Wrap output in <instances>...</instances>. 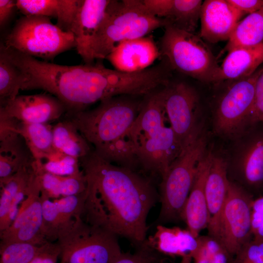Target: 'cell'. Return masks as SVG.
<instances>
[{
	"instance_id": "cell-22",
	"label": "cell",
	"mask_w": 263,
	"mask_h": 263,
	"mask_svg": "<svg viewBox=\"0 0 263 263\" xmlns=\"http://www.w3.org/2000/svg\"><path fill=\"white\" fill-rule=\"evenodd\" d=\"M227 164L222 157L212 154L205 184V194L209 215L208 235L214 237L225 205L230 181L227 177Z\"/></svg>"
},
{
	"instance_id": "cell-13",
	"label": "cell",
	"mask_w": 263,
	"mask_h": 263,
	"mask_svg": "<svg viewBox=\"0 0 263 263\" xmlns=\"http://www.w3.org/2000/svg\"><path fill=\"white\" fill-rule=\"evenodd\" d=\"M37 177L10 226L0 232V244L26 242L42 245L47 240L44 228L42 201Z\"/></svg>"
},
{
	"instance_id": "cell-21",
	"label": "cell",
	"mask_w": 263,
	"mask_h": 263,
	"mask_svg": "<svg viewBox=\"0 0 263 263\" xmlns=\"http://www.w3.org/2000/svg\"><path fill=\"white\" fill-rule=\"evenodd\" d=\"M212 154L211 151L207 152L200 162L182 214V220L187 229L196 238L202 230L207 227L209 222L205 184Z\"/></svg>"
},
{
	"instance_id": "cell-38",
	"label": "cell",
	"mask_w": 263,
	"mask_h": 263,
	"mask_svg": "<svg viewBox=\"0 0 263 263\" xmlns=\"http://www.w3.org/2000/svg\"><path fill=\"white\" fill-rule=\"evenodd\" d=\"M236 9L244 14H252L263 9V0H227Z\"/></svg>"
},
{
	"instance_id": "cell-9",
	"label": "cell",
	"mask_w": 263,
	"mask_h": 263,
	"mask_svg": "<svg viewBox=\"0 0 263 263\" xmlns=\"http://www.w3.org/2000/svg\"><path fill=\"white\" fill-rule=\"evenodd\" d=\"M116 236L79 217L57 240L60 263H112L122 253Z\"/></svg>"
},
{
	"instance_id": "cell-23",
	"label": "cell",
	"mask_w": 263,
	"mask_h": 263,
	"mask_svg": "<svg viewBox=\"0 0 263 263\" xmlns=\"http://www.w3.org/2000/svg\"><path fill=\"white\" fill-rule=\"evenodd\" d=\"M152 15L167 19L170 24L192 33L200 20L201 0H142Z\"/></svg>"
},
{
	"instance_id": "cell-26",
	"label": "cell",
	"mask_w": 263,
	"mask_h": 263,
	"mask_svg": "<svg viewBox=\"0 0 263 263\" xmlns=\"http://www.w3.org/2000/svg\"><path fill=\"white\" fill-rule=\"evenodd\" d=\"M263 63V43L229 51L221 67L220 81L237 80L253 74Z\"/></svg>"
},
{
	"instance_id": "cell-31",
	"label": "cell",
	"mask_w": 263,
	"mask_h": 263,
	"mask_svg": "<svg viewBox=\"0 0 263 263\" xmlns=\"http://www.w3.org/2000/svg\"><path fill=\"white\" fill-rule=\"evenodd\" d=\"M35 176L33 164L20 169L0 185V232L10 226L9 215L15 197L22 188L30 184Z\"/></svg>"
},
{
	"instance_id": "cell-11",
	"label": "cell",
	"mask_w": 263,
	"mask_h": 263,
	"mask_svg": "<svg viewBox=\"0 0 263 263\" xmlns=\"http://www.w3.org/2000/svg\"><path fill=\"white\" fill-rule=\"evenodd\" d=\"M261 69L252 75L237 79L220 98L214 115L215 132L222 136L243 134L248 127L253 106L255 89Z\"/></svg>"
},
{
	"instance_id": "cell-24",
	"label": "cell",
	"mask_w": 263,
	"mask_h": 263,
	"mask_svg": "<svg viewBox=\"0 0 263 263\" xmlns=\"http://www.w3.org/2000/svg\"><path fill=\"white\" fill-rule=\"evenodd\" d=\"M158 253L181 258L196 253L199 243L188 229L178 226L167 227L158 224L153 235L147 238L143 243Z\"/></svg>"
},
{
	"instance_id": "cell-33",
	"label": "cell",
	"mask_w": 263,
	"mask_h": 263,
	"mask_svg": "<svg viewBox=\"0 0 263 263\" xmlns=\"http://www.w3.org/2000/svg\"><path fill=\"white\" fill-rule=\"evenodd\" d=\"M34 166L44 172L59 176L83 173L78 159L65 154L56 149L42 159L35 161Z\"/></svg>"
},
{
	"instance_id": "cell-25",
	"label": "cell",
	"mask_w": 263,
	"mask_h": 263,
	"mask_svg": "<svg viewBox=\"0 0 263 263\" xmlns=\"http://www.w3.org/2000/svg\"><path fill=\"white\" fill-rule=\"evenodd\" d=\"M81 2V0H17L16 5L23 16L55 18L60 29L71 32Z\"/></svg>"
},
{
	"instance_id": "cell-17",
	"label": "cell",
	"mask_w": 263,
	"mask_h": 263,
	"mask_svg": "<svg viewBox=\"0 0 263 263\" xmlns=\"http://www.w3.org/2000/svg\"><path fill=\"white\" fill-rule=\"evenodd\" d=\"M86 195V190L79 194L54 200L40 195L44 231L49 242L57 240L78 217L82 216Z\"/></svg>"
},
{
	"instance_id": "cell-18",
	"label": "cell",
	"mask_w": 263,
	"mask_h": 263,
	"mask_svg": "<svg viewBox=\"0 0 263 263\" xmlns=\"http://www.w3.org/2000/svg\"><path fill=\"white\" fill-rule=\"evenodd\" d=\"M160 56L152 36H147L118 43L105 59L117 71L134 73L149 68Z\"/></svg>"
},
{
	"instance_id": "cell-19",
	"label": "cell",
	"mask_w": 263,
	"mask_h": 263,
	"mask_svg": "<svg viewBox=\"0 0 263 263\" xmlns=\"http://www.w3.org/2000/svg\"><path fill=\"white\" fill-rule=\"evenodd\" d=\"M243 134L236 165L248 187L261 189L263 188V122L250 125Z\"/></svg>"
},
{
	"instance_id": "cell-35",
	"label": "cell",
	"mask_w": 263,
	"mask_h": 263,
	"mask_svg": "<svg viewBox=\"0 0 263 263\" xmlns=\"http://www.w3.org/2000/svg\"><path fill=\"white\" fill-rule=\"evenodd\" d=\"M230 263H263V239H252L232 258Z\"/></svg>"
},
{
	"instance_id": "cell-34",
	"label": "cell",
	"mask_w": 263,
	"mask_h": 263,
	"mask_svg": "<svg viewBox=\"0 0 263 263\" xmlns=\"http://www.w3.org/2000/svg\"><path fill=\"white\" fill-rule=\"evenodd\" d=\"M47 243L42 245L26 242L0 244V263H30L43 250Z\"/></svg>"
},
{
	"instance_id": "cell-30",
	"label": "cell",
	"mask_w": 263,
	"mask_h": 263,
	"mask_svg": "<svg viewBox=\"0 0 263 263\" xmlns=\"http://www.w3.org/2000/svg\"><path fill=\"white\" fill-rule=\"evenodd\" d=\"M263 43V9L248 14L239 21L233 30L224 52L240 47Z\"/></svg>"
},
{
	"instance_id": "cell-20",
	"label": "cell",
	"mask_w": 263,
	"mask_h": 263,
	"mask_svg": "<svg viewBox=\"0 0 263 263\" xmlns=\"http://www.w3.org/2000/svg\"><path fill=\"white\" fill-rule=\"evenodd\" d=\"M111 0H81L71 32L75 48L86 64L93 63L91 48L94 38L104 17Z\"/></svg>"
},
{
	"instance_id": "cell-5",
	"label": "cell",
	"mask_w": 263,
	"mask_h": 263,
	"mask_svg": "<svg viewBox=\"0 0 263 263\" xmlns=\"http://www.w3.org/2000/svg\"><path fill=\"white\" fill-rule=\"evenodd\" d=\"M169 24L167 19L149 13L141 0H111L92 43V59L106 58L118 43Z\"/></svg>"
},
{
	"instance_id": "cell-6",
	"label": "cell",
	"mask_w": 263,
	"mask_h": 263,
	"mask_svg": "<svg viewBox=\"0 0 263 263\" xmlns=\"http://www.w3.org/2000/svg\"><path fill=\"white\" fill-rule=\"evenodd\" d=\"M164 28L159 49L171 67L200 81H220L221 67L199 36L171 24Z\"/></svg>"
},
{
	"instance_id": "cell-1",
	"label": "cell",
	"mask_w": 263,
	"mask_h": 263,
	"mask_svg": "<svg viewBox=\"0 0 263 263\" xmlns=\"http://www.w3.org/2000/svg\"><path fill=\"white\" fill-rule=\"evenodd\" d=\"M79 160L87 181L86 221L137 246L142 244L147 239L148 215L159 199L150 181L105 160L93 149Z\"/></svg>"
},
{
	"instance_id": "cell-14",
	"label": "cell",
	"mask_w": 263,
	"mask_h": 263,
	"mask_svg": "<svg viewBox=\"0 0 263 263\" xmlns=\"http://www.w3.org/2000/svg\"><path fill=\"white\" fill-rule=\"evenodd\" d=\"M66 113L63 104L50 94L19 95L0 107V113L25 123H49Z\"/></svg>"
},
{
	"instance_id": "cell-12",
	"label": "cell",
	"mask_w": 263,
	"mask_h": 263,
	"mask_svg": "<svg viewBox=\"0 0 263 263\" xmlns=\"http://www.w3.org/2000/svg\"><path fill=\"white\" fill-rule=\"evenodd\" d=\"M253 199L241 187L230 182L215 235L232 259L252 239L251 204Z\"/></svg>"
},
{
	"instance_id": "cell-15",
	"label": "cell",
	"mask_w": 263,
	"mask_h": 263,
	"mask_svg": "<svg viewBox=\"0 0 263 263\" xmlns=\"http://www.w3.org/2000/svg\"><path fill=\"white\" fill-rule=\"evenodd\" d=\"M16 126L14 119L0 115V185L35 162L24 139L16 131Z\"/></svg>"
},
{
	"instance_id": "cell-8",
	"label": "cell",
	"mask_w": 263,
	"mask_h": 263,
	"mask_svg": "<svg viewBox=\"0 0 263 263\" xmlns=\"http://www.w3.org/2000/svg\"><path fill=\"white\" fill-rule=\"evenodd\" d=\"M3 44L35 58L48 60L75 48L76 42L72 33L60 29L50 18L23 16L16 21Z\"/></svg>"
},
{
	"instance_id": "cell-16",
	"label": "cell",
	"mask_w": 263,
	"mask_h": 263,
	"mask_svg": "<svg viewBox=\"0 0 263 263\" xmlns=\"http://www.w3.org/2000/svg\"><path fill=\"white\" fill-rule=\"evenodd\" d=\"M244 14L227 0L203 2L199 37L211 43L227 40Z\"/></svg>"
},
{
	"instance_id": "cell-32",
	"label": "cell",
	"mask_w": 263,
	"mask_h": 263,
	"mask_svg": "<svg viewBox=\"0 0 263 263\" xmlns=\"http://www.w3.org/2000/svg\"><path fill=\"white\" fill-rule=\"evenodd\" d=\"M25 81V75L0 48V107L15 99Z\"/></svg>"
},
{
	"instance_id": "cell-36",
	"label": "cell",
	"mask_w": 263,
	"mask_h": 263,
	"mask_svg": "<svg viewBox=\"0 0 263 263\" xmlns=\"http://www.w3.org/2000/svg\"><path fill=\"white\" fill-rule=\"evenodd\" d=\"M159 253L143 244L133 253H122L112 263H161Z\"/></svg>"
},
{
	"instance_id": "cell-4",
	"label": "cell",
	"mask_w": 263,
	"mask_h": 263,
	"mask_svg": "<svg viewBox=\"0 0 263 263\" xmlns=\"http://www.w3.org/2000/svg\"><path fill=\"white\" fill-rule=\"evenodd\" d=\"M167 119L157 91L146 96L133 123L130 138L138 164L162 177L183 149Z\"/></svg>"
},
{
	"instance_id": "cell-28",
	"label": "cell",
	"mask_w": 263,
	"mask_h": 263,
	"mask_svg": "<svg viewBox=\"0 0 263 263\" xmlns=\"http://www.w3.org/2000/svg\"><path fill=\"white\" fill-rule=\"evenodd\" d=\"M53 135L56 150L78 159L93 149L75 125L66 118L53 125Z\"/></svg>"
},
{
	"instance_id": "cell-37",
	"label": "cell",
	"mask_w": 263,
	"mask_h": 263,
	"mask_svg": "<svg viewBox=\"0 0 263 263\" xmlns=\"http://www.w3.org/2000/svg\"><path fill=\"white\" fill-rule=\"evenodd\" d=\"M260 122H263V68L261 69L256 82L254 101L249 118L248 127Z\"/></svg>"
},
{
	"instance_id": "cell-40",
	"label": "cell",
	"mask_w": 263,
	"mask_h": 263,
	"mask_svg": "<svg viewBox=\"0 0 263 263\" xmlns=\"http://www.w3.org/2000/svg\"><path fill=\"white\" fill-rule=\"evenodd\" d=\"M192 257L190 256H187L181 258V260L179 263H191ZM161 263H163L162 262Z\"/></svg>"
},
{
	"instance_id": "cell-10",
	"label": "cell",
	"mask_w": 263,
	"mask_h": 263,
	"mask_svg": "<svg viewBox=\"0 0 263 263\" xmlns=\"http://www.w3.org/2000/svg\"><path fill=\"white\" fill-rule=\"evenodd\" d=\"M157 92L170 126L183 150L202 134L198 94L184 82H169Z\"/></svg>"
},
{
	"instance_id": "cell-27",
	"label": "cell",
	"mask_w": 263,
	"mask_h": 263,
	"mask_svg": "<svg viewBox=\"0 0 263 263\" xmlns=\"http://www.w3.org/2000/svg\"><path fill=\"white\" fill-rule=\"evenodd\" d=\"M33 168L38 180L41 194L51 199L79 194L87 189L84 173L72 176H59Z\"/></svg>"
},
{
	"instance_id": "cell-39",
	"label": "cell",
	"mask_w": 263,
	"mask_h": 263,
	"mask_svg": "<svg viewBox=\"0 0 263 263\" xmlns=\"http://www.w3.org/2000/svg\"><path fill=\"white\" fill-rule=\"evenodd\" d=\"M17 8L16 0H0V27L2 29L12 17Z\"/></svg>"
},
{
	"instance_id": "cell-3",
	"label": "cell",
	"mask_w": 263,
	"mask_h": 263,
	"mask_svg": "<svg viewBox=\"0 0 263 263\" xmlns=\"http://www.w3.org/2000/svg\"><path fill=\"white\" fill-rule=\"evenodd\" d=\"M134 96L121 95L106 99L89 110L66 112L70 120L105 160L134 170L138 164L130 132L143 101Z\"/></svg>"
},
{
	"instance_id": "cell-2",
	"label": "cell",
	"mask_w": 263,
	"mask_h": 263,
	"mask_svg": "<svg viewBox=\"0 0 263 263\" xmlns=\"http://www.w3.org/2000/svg\"><path fill=\"white\" fill-rule=\"evenodd\" d=\"M0 48L23 71L22 90H43L57 98L66 112L85 110L86 107L109 98L113 92V72L100 63L59 65L38 60L3 44Z\"/></svg>"
},
{
	"instance_id": "cell-29",
	"label": "cell",
	"mask_w": 263,
	"mask_h": 263,
	"mask_svg": "<svg viewBox=\"0 0 263 263\" xmlns=\"http://www.w3.org/2000/svg\"><path fill=\"white\" fill-rule=\"evenodd\" d=\"M16 131L24 139L35 161L53 151V125L49 123H25L18 121Z\"/></svg>"
},
{
	"instance_id": "cell-7",
	"label": "cell",
	"mask_w": 263,
	"mask_h": 263,
	"mask_svg": "<svg viewBox=\"0 0 263 263\" xmlns=\"http://www.w3.org/2000/svg\"><path fill=\"white\" fill-rule=\"evenodd\" d=\"M207 141L201 134L187 147L161 177L158 224L182 220L185 204L198 166L206 154Z\"/></svg>"
}]
</instances>
